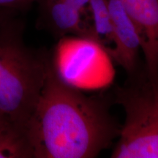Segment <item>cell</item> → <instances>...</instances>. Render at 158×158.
Segmentation results:
<instances>
[{
	"label": "cell",
	"mask_w": 158,
	"mask_h": 158,
	"mask_svg": "<svg viewBox=\"0 0 158 158\" xmlns=\"http://www.w3.org/2000/svg\"><path fill=\"white\" fill-rule=\"evenodd\" d=\"M111 102L107 95H86L64 83L51 55L44 85L26 128L32 157L92 158L110 148L122 127L110 114Z\"/></svg>",
	"instance_id": "6da1fadb"
},
{
	"label": "cell",
	"mask_w": 158,
	"mask_h": 158,
	"mask_svg": "<svg viewBox=\"0 0 158 158\" xmlns=\"http://www.w3.org/2000/svg\"><path fill=\"white\" fill-rule=\"evenodd\" d=\"M20 15L0 25V114L9 127L26 134L44 85L51 52L34 49L23 40Z\"/></svg>",
	"instance_id": "7a4b0ae2"
},
{
	"label": "cell",
	"mask_w": 158,
	"mask_h": 158,
	"mask_svg": "<svg viewBox=\"0 0 158 158\" xmlns=\"http://www.w3.org/2000/svg\"><path fill=\"white\" fill-rule=\"evenodd\" d=\"M114 102L125 114L112 158H158V84L140 69L123 86H116Z\"/></svg>",
	"instance_id": "3957f363"
},
{
	"label": "cell",
	"mask_w": 158,
	"mask_h": 158,
	"mask_svg": "<svg viewBox=\"0 0 158 158\" xmlns=\"http://www.w3.org/2000/svg\"><path fill=\"white\" fill-rule=\"evenodd\" d=\"M51 59L59 78L78 89L102 88L114 78L111 58L106 49L94 40L62 37L51 51Z\"/></svg>",
	"instance_id": "277c9868"
},
{
	"label": "cell",
	"mask_w": 158,
	"mask_h": 158,
	"mask_svg": "<svg viewBox=\"0 0 158 158\" xmlns=\"http://www.w3.org/2000/svg\"><path fill=\"white\" fill-rule=\"evenodd\" d=\"M35 2L38 4L37 29L48 31L57 40L76 36L100 43L91 18L76 6L63 0H36Z\"/></svg>",
	"instance_id": "5b68a950"
},
{
	"label": "cell",
	"mask_w": 158,
	"mask_h": 158,
	"mask_svg": "<svg viewBox=\"0 0 158 158\" xmlns=\"http://www.w3.org/2000/svg\"><path fill=\"white\" fill-rule=\"evenodd\" d=\"M113 37V47L107 51L112 61L119 64L128 76L139 68L141 39L137 27L118 0H107Z\"/></svg>",
	"instance_id": "8992f818"
},
{
	"label": "cell",
	"mask_w": 158,
	"mask_h": 158,
	"mask_svg": "<svg viewBox=\"0 0 158 158\" xmlns=\"http://www.w3.org/2000/svg\"><path fill=\"white\" fill-rule=\"evenodd\" d=\"M139 33L146 74L158 84V0H118Z\"/></svg>",
	"instance_id": "52a82bcc"
},
{
	"label": "cell",
	"mask_w": 158,
	"mask_h": 158,
	"mask_svg": "<svg viewBox=\"0 0 158 158\" xmlns=\"http://www.w3.org/2000/svg\"><path fill=\"white\" fill-rule=\"evenodd\" d=\"M89 9L94 30L101 45L108 51L113 44L112 29L107 0H89Z\"/></svg>",
	"instance_id": "ba28073f"
},
{
	"label": "cell",
	"mask_w": 158,
	"mask_h": 158,
	"mask_svg": "<svg viewBox=\"0 0 158 158\" xmlns=\"http://www.w3.org/2000/svg\"><path fill=\"white\" fill-rule=\"evenodd\" d=\"M0 158H32L26 135L10 127L0 133Z\"/></svg>",
	"instance_id": "9c48e42d"
},
{
	"label": "cell",
	"mask_w": 158,
	"mask_h": 158,
	"mask_svg": "<svg viewBox=\"0 0 158 158\" xmlns=\"http://www.w3.org/2000/svg\"><path fill=\"white\" fill-rule=\"evenodd\" d=\"M36 0H0V8L13 9L21 14L31 9Z\"/></svg>",
	"instance_id": "30bf717a"
},
{
	"label": "cell",
	"mask_w": 158,
	"mask_h": 158,
	"mask_svg": "<svg viewBox=\"0 0 158 158\" xmlns=\"http://www.w3.org/2000/svg\"><path fill=\"white\" fill-rule=\"evenodd\" d=\"M63 1H65L76 6L83 13L90 17L89 9V0H63Z\"/></svg>",
	"instance_id": "8fae6325"
},
{
	"label": "cell",
	"mask_w": 158,
	"mask_h": 158,
	"mask_svg": "<svg viewBox=\"0 0 158 158\" xmlns=\"http://www.w3.org/2000/svg\"><path fill=\"white\" fill-rule=\"evenodd\" d=\"M18 15H21V13L13 9L0 8V25L10 18Z\"/></svg>",
	"instance_id": "7c38bea8"
},
{
	"label": "cell",
	"mask_w": 158,
	"mask_h": 158,
	"mask_svg": "<svg viewBox=\"0 0 158 158\" xmlns=\"http://www.w3.org/2000/svg\"><path fill=\"white\" fill-rule=\"evenodd\" d=\"M9 127V124L6 118L0 114V133Z\"/></svg>",
	"instance_id": "4fadbf2b"
}]
</instances>
